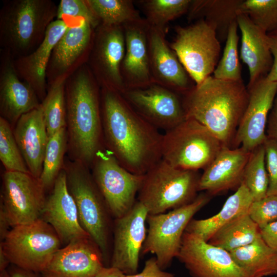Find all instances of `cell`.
<instances>
[{"mask_svg": "<svg viewBox=\"0 0 277 277\" xmlns=\"http://www.w3.org/2000/svg\"><path fill=\"white\" fill-rule=\"evenodd\" d=\"M101 105L106 148L128 171L144 175L162 159L163 134L118 92L101 88Z\"/></svg>", "mask_w": 277, "mask_h": 277, "instance_id": "1", "label": "cell"}, {"mask_svg": "<svg viewBox=\"0 0 277 277\" xmlns=\"http://www.w3.org/2000/svg\"><path fill=\"white\" fill-rule=\"evenodd\" d=\"M67 147L73 161L91 168L105 147L101 105V87L85 64L65 84Z\"/></svg>", "mask_w": 277, "mask_h": 277, "instance_id": "2", "label": "cell"}, {"mask_svg": "<svg viewBox=\"0 0 277 277\" xmlns=\"http://www.w3.org/2000/svg\"><path fill=\"white\" fill-rule=\"evenodd\" d=\"M249 98L243 80L225 81L209 76L184 94L186 118L207 127L223 146L233 145Z\"/></svg>", "mask_w": 277, "mask_h": 277, "instance_id": "3", "label": "cell"}, {"mask_svg": "<svg viewBox=\"0 0 277 277\" xmlns=\"http://www.w3.org/2000/svg\"><path fill=\"white\" fill-rule=\"evenodd\" d=\"M51 0H4L0 10V50L13 60L33 52L56 19Z\"/></svg>", "mask_w": 277, "mask_h": 277, "instance_id": "4", "label": "cell"}, {"mask_svg": "<svg viewBox=\"0 0 277 277\" xmlns=\"http://www.w3.org/2000/svg\"><path fill=\"white\" fill-rule=\"evenodd\" d=\"M64 168L81 225L98 247L105 262L110 254L112 215L89 168L73 161L64 163Z\"/></svg>", "mask_w": 277, "mask_h": 277, "instance_id": "5", "label": "cell"}, {"mask_svg": "<svg viewBox=\"0 0 277 277\" xmlns=\"http://www.w3.org/2000/svg\"><path fill=\"white\" fill-rule=\"evenodd\" d=\"M200 177L197 171L174 167L162 159L144 175L137 201L148 214L165 213L197 197Z\"/></svg>", "mask_w": 277, "mask_h": 277, "instance_id": "6", "label": "cell"}, {"mask_svg": "<svg viewBox=\"0 0 277 277\" xmlns=\"http://www.w3.org/2000/svg\"><path fill=\"white\" fill-rule=\"evenodd\" d=\"M223 145L205 126L186 118L165 132L162 144V159L182 169H204L219 153Z\"/></svg>", "mask_w": 277, "mask_h": 277, "instance_id": "7", "label": "cell"}, {"mask_svg": "<svg viewBox=\"0 0 277 277\" xmlns=\"http://www.w3.org/2000/svg\"><path fill=\"white\" fill-rule=\"evenodd\" d=\"M62 244L52 226L40 218L12 227L1 242L0 249L13 265L41 273Z\"/></svg>", "mask_w": 277, "mask_h": 277, "instance_id": "8", "label": "cell"}, {"mask_svg": "<svg viewBox=\"0 0 277 277\" xmlns=\"http://www.w3.org/2000/svg\"><path fill=\"white\" fill-rule=\"evenodd\" d=\"M176 35L169 45L195 85L211 76L221 52L215 29L203 19L185 27H175Z\"/></svg>", "mask_w": 277, "mask_h": 277, "instance_id": "9", "label": "cell"}, {"mask_svg": "<svg viewBox=\"0 0 277 277\" xmlns=\"http://www.w3.org/2000/svg\"><path fill=\"white\" fill-rule=\"evenodd\" d=\"M209 200L208 195L201 194L191 203L168 212L148 214V229L141 254H155L160 268H166L177 256L189 223Z\"/></svg>", "mask_w": 277, "mask_h": 277, "instance_id": "10", "label": "cell"}, {"mask_svg": "<svg viewBox=\"0 0 277 277\" xmlns=\"http://www.w3.org/2000/svg\"><path fill=\"white\" fill-rule=\"evenodd\" d=\"M92 175L112 215L115 219L129 212L134 206L144 175L130 172L104 147L91 166Z\"/></svg>", "mask_w": 277, "mask_h": 277, "instance_id": "11", "label": "cell"}, {"mask_svg": "<svg viewBox=\"0 0 277 277\" xmlns=\"http://www.w3.org/2000/svg\"><path fill=\"white\" fill-rule=\"evenodd\" d=\"M39 179L30 173L6 171L3 175L0 218L12 227L41 218L46 201Z\"/></svg>", "mask_w": 277, "mask_h": 277, "instance_id": "12", "label": "cell"}, {"mask_svg": "<svg viewBox=\"0 0 277 277\" xmlns=\"http://www.w3.org/2000/svg\"><path fill=\"white\" fill-rule=\"evenodd\" d=\"M52 51L46 70L47 87L66 81L86 64L93 44L95 28L84 18H71Z\"/></svg>", "mask_w": 277, "mask_h": 277, "instance_id": "13", "label": "cell"}, {"mask_svg": "<svg viewBox=\"0 0 277 277\" xmlns=\"http://www.w3.org/2000/svg\"><path fill=\"white\" fill-rule=\"evenodd\" d=\"M125 50L123 26L98 25L87 63L101 88L122 93L125 89L121 66Z\"/></svg>", "mask_w": 277, "mask_h": 277, "instance_id": "14", "label": "cell"}, {"mask_svg": "<svg viewBox=\"0 0 277 277\" xmlns=\"http://www.w3.org/2000/svg\"><path fill=\"white\" fill-rule=\"evenodd\" d=\"M121 93L137 113L157 129L167 131L186 118L178 93L158 84L125 89Z\"/></svg>", "mask_w": 277, "mask_h": 277, "instance_id": "15", "label": "cell"}, {"mask_svg": "<svg viewBox=\"0 0 277 277\" xmlns=\"http://www.w3.org/2000/svg\"><path fill=\"white\" fill-rule=\"evenodd\" d=\"M176 258L193 277H250L229 251L186 231Z\"/></svg>", "mask_w": 277, "mask_h": 277, "instance_id": "16", "label": "cell"}, {"mask_svg": "<svg viewBox=\"0 0 277 277\" xmlns=\"http://www.w3.org/2000/svg\"><path fill=\"white\" fill-rule=\"evenodd\" d=\"M148 210L136 200L131 209L115 219L110 266L126 275L137 273L140 255L146 238Z\"/></svg>", "mask_w": 277, "mask_h": 277, "instance_id": "17", "label": "cell"}, {"mask_svg": "<svg viewBox=\"0 0 277 277\" xmlns=\"http://www.w3.org/2000/svg\"><path fill=\"white\" fill-rule=\"evenodd\" d=\"M247 88L248 102L233 145L251 152L263 145L267 137V120L277 93V82L264 77Z\"/></svg>", "mask_w": 277, "mask_h": 277, "instance_id": "18", "label": "cell"}, {"mask_svg": "<svg viewBox=\"0 0 277 277\" xmlns=\"http://www.w3.org/2000/svg\"><path fill=\"white\" fill-rule=\"evenodd\" d=\"M51 193L46 198L41 219L55 231L62 243L90 238L81 225L75 201L67 185L64 167L56 177Z\"/></svg>", "mask_w": 277, "mask_h": 277, "instance_id": "19", "label": "cell"}, {"mask_svg": "<svg viewBox=\"0 0 277 277\" xmlns=\"http://www.w3.org/2000/svg\"><path fill=\"white\" fill-rule=\"evenodd\" d=\"M165 32L149 25V66L153 83L183 94L194 86L191 77L167 43Z\"/></svg>", "mask_w": 277, "mask_h": 277, "instance_id": "20", "label": "cell"}, {"mask_svg": "<svg viewBox=\"0 0 277 277\" xmlns=\"http://www.w3.org/2000/svg\"><path fill=\"white\" fill-rule=\"evenodd\" d=\"M102 254L90 238L60 248L41 273L42 277H92L104 266Z\"/></svg>", "mask_w": 277, "mask_h": 277, "instance_id": "21", "label": "cell"}, {"mask_svg": "<svg viewBox=\"0 0 277 277\" xmlns=\"http://www.w3.org/2000/svg\"><path fill=\"white\" fill-rule=\"evenodd\" d=\"M123 26L125 50L121 74L125 88L136 89L148 86L153 84L149 66L147 37L149 25L143 18Z\"/></svg>", "mask_w": 277, "mask_h": 277, "instance_id": "22", "label": "cell"}, {"mask_svg": "<svg viewBox=\"0 0 277 277\" xmlns=\"http://www.w3.org/2000/svg\"><path fill=\"white\" fill-rule=\"evenodd\" d=\"M41 102L32 88L18 76L13 59L0 50V114L11 125Z\"/></svg>", "mask_w": 277, "mask_h": 277, "instance_id": "23", "label": "cell"}, {"mask_svg": "<svg viewBox=\"0 0 277 277\" xmlns=\"http://www.w3.org/2000/svg\"><path fill=\"white\" fill-rule=\"evenodd\" d=\"M68 26L65 21L54 20L49 26L44 39L33 52L13 60L19 77L32 88L41 103L47 92L46 70L52 51Z\"/></svg>", "mask_w": 277, "mask_h": 277, "instance_id": "24", "label": "cell"}, {"mask_svg": "<svg viewBox=\"0 0 277 277\" xmlns=\"http://www.w3.org/2000/svg\"><path fill=\"white\" fill-rule=\"evenodd\" d=\"M250 153L241 147L231 148L223 146L200 176L199 191L204 190L215 194L239 187Z\"/></svg>", "mask_w": 277, "mask_h": 277, "instance_id": "25", "label": "cell"}, {"mask_svg": "<svg viewBox=\"0 0 277 277\" xmlns=\"http://www.w3.org/2000/svg\"><path fill=\"white\" fill-rule=\"evenodd\" d=\"M13 131L30 173L39 179L49 140L41 104L22 115Z\"/></svg>", "mask_w": 277, "mask_h": 277, "instance_id": "26", "label": "cell"}, {"mask_svg": "<svg viewBox=\"0 0 277 277\" xmlns=\"http://www.w3.org/2000/svg\"><path fill=\"white\" fill-rule=\"evenodd\" d=\"M236 22L242 35L240 58L248 68L249 87L266 77L272 67L273 57L266 32L245 14L239 13Z\"/></svg>", "mask_w": 277, "mask_h": 277, "instance_id": "27", "label": "cell"}, {"mask_svg": "<svg viewBox=\"0 0 277 277\" xmlns=\"http://www.w3.org/2000/svg\"><path fill=\"white\" fill-rule=\"evenodd\" d=\"M253 201L250 191L242 182L236 191L227 199L217 214L206 219H192L185 231L208 242L221 227L239 216L247 213Z\"/></svg>", "mask_w": 277, "mask_h": 277, "instance_id": "28", "label": "cell"}, {"mask_svg": "<svg viewBox=\"0 0 277 277\" xmlns=\"http://www.w3.org/2000/svg\"><path fill=\"white\" fill-rule=\"evenodd\" d=\"M243 0H192L188 19H203L216 30L220 41H226L231 24L236 21Z\"/></svg>", "mask_w": 277, "mask_h": 277, "instance_id": "29", "label": "cell"}, {"mask_svg": "<svg viewBox=\"0 0 277 277\" xmlns=\"http://www.w3.org/2000/svg\"><path fill=\"white\" fill-rule=\"evenodd\" d=\"M229 252L250 277L277 274V251L265 243L261 234L252 243Z\"/></svg>", "mask_w": 277, "mask_h": 277, "instance_id": "30", "label": "cell"}, {"mask_svg": "<svg viewBox=\"0 0 277 277\" xmlns=\"http://www.w3.org/2000/svg\"><path fill=\"white\" fill-rule=\"evenodd\" d=\"M260 235V228L247 212L221 227L208 242L230 252L252 243Z\"/></svg>", "mask_w": 277, "mask_h": 277, "instance_id": "31", "label": "cell"}, {"mask_svg": "<svg viewBox=\"0 0 277 277\" xmlns=\"http://www.w3.org/2000/svg\"><path fill=\"white\" fill-rule=\"evenodd\" d=\"M85 1L100 25L123 26L143 19L134 7L132 1Z\"/></svg>", "mask_w": 277, "mask_h": 277, "instance_id": "32", "label": "cell"}, {"mask_svg": "<svg viewBox=\"0 0 277 277\" xmlns=\"http://www.w3.org/2000/svg\"><path fill=\"white\" fill-rule=\"evenodd\" d=\"M65 82L58 81L48 86L46 95L41 103L49 138L66 127Z\"/></svg>", "mask_w": 277, "mask_h": 277, "instance_id": "33", "label": "cell"}, {"mask_svg": "<svg viewBox=\"0 0 277 277\" xmlns=\"http://www.w3.org/2000/svg\"><path fill=\"white\" fill-rule=\"evenodd\" d=\"M67 148L66 127L61 129L49 138L39 179L45 190L53 186L64 167V156Z\"/></svg>", "mask_w": 277, "mask_h": 277, "instance_id": "34", "label": "cell"}, {"mask_svg": "<svg viewBox=\"0 0 277 277\" xmlns=\"http://www.w3.org/2000/svg\"><path fill=\"white\" fill-rule=\"evenodd\" d=\"M192 0L140 1L148 24L165 32L170 21L188 12Z\"/></svg>", "mask_w": 277, "mask_h": 277, "instance_id": "35", "label": "cell"}, {"mask_svg": "<svg viewBox=\"0 0 277 277\" xmlns=\"http://www.w3.org/2000/svg\"><path fill=\"white\" fill-rule=\"evenodd\" d=\"M242 182L250 191L253 201L259 200L267 195L269 179L263 144L251 152L244 169Z\"/></svg>", "mask_w": 277, "mask_h": 277, "instance_id": "36", "label": "cell"}, {"mask_svg": "<svg viewBox=\"0 0 277 277\" xmlns=\"http://www.w3.org/2000/svg\"><path fill=\"white\" fill-rule=\"evenodd\" d=\"M238 28L236 21L232 23L229 27L222 57L213 72V76L217 79L230 81L242 80L238 52Z\"/></svg>", "mask_w": 277, "mask_h": 277, "instance_id": "37", "label": "cell"}, {"mask_svg": "<svg viewBox=\"0 0 277 277\" xmlns=\"http://www.w3.org/2000/svg\"><path fill=\"white\" fill-rule=\"evenodd\" d=\"M239 13L247 15L267 34L277 33V0H243Z\"/></svg>", "mask_w": 277, "mask_h": 277, "instance_id": "38", "label": "cell"}, {"mask_svg": "<svg viewBox=\"0 0 277 277\" xmlns=\"http://www.w3.org/2000/svg\"><path fill=\"white\" fill-rule=\"evenodd\" d=\"M0 160L6 171L30 173L15 139L11 125L0 117Z\"/></svg>", "mask_w": 277, "mask_h": 277, "instance_id": "39", "label": "cell"}, {"mask_svg": "<svg viewBox=\"0 0 277 277\" xmlns=\"http://www.w3.org/2000/svg\"><path fill=\"white\" fill-rule=\"evenodd\" d=\"M248 214L260 228L277 220V196L267 195L253 201Z\"/></svg>", "mask_w": 277, "mask_h": 277, "instance_id": "40", "label": "cell"}, {"mask_svg": "<svg viewBox=\"0 0 277 277\" xmlns=\"http://www.w3.org/2000/svg\"><path fill=\"white\" fill-rule=\"evenodd\" d=\"M66 18H84L95 29L100 25L85 0H61L58 5L56 19Z\"/></svg>", "mask_w": 277, "mask_h": 277, "instance_id": "41", "label": "cell"}, {"mask_svg": "<svg viewBox=\"0 0 277 277\" xmlns=\"http://www.w3.org/2000/svg\"><path fill=\"white\" fill-rule=\"evenodd\" d=\"M263 145L269 179L267 195L277 196V141L267 136Z\"/></svg>", "mask_w": 277, "mask_h": 277, "instance_id": "42", "label": "cell"}, {"mask_svg": "<svg viewBox=\"0 0 277 277\" xmlns=\"http://www.w3.org/2000/svg\"><path fill=\"white\" fill-rule=\"evenodd\" d=\"M174 274L163 271L159 266L156 257L147 260L143 269L140 273L126 275V277H174Z\"/></svg>", "mask_w": 277, "mask_h": 277, "instance_id": "43", "label": "cell"}, {"mask_svg": "<svg viewBox=\"0 0 277 277\" xmlns=\"http://www.w3.org/2000/svg\"><path fill=\"white\" fill-rule=\"evenodd\" d=\"M260 234L265 243L277 251V220L260 228Z\"/></svg>", "mask_w": 277, "mask_h": 277, "instance_id": "44", "label": "cell"}, {"mask_svg": "<svg viewBox=\"0 0 277 277\" xmlns=\"http://www.w3.org/2000/svg\"><path fill=\"white\" fill-rule=\"evenodd\" d=\"M267 34L273 57V64L270 71L266 77L270 81L277 82V33Z\"/></svg>", "mask_w": 277, "mask_h": 277, "instance_id": "45", "label": "cell"}, {"mask_svg": "<svg viewBox=\"0 0 277 277\" xmlns=\"http://www.w3.org/2000/svg\"><path fill=\"white\" fill-rule=\"evenodd\" d=\"M266 132L267 136L277 141V93L268 115Z\"/></svg>", "mask_w": 277, "mask_h": 277, "instance_id": "46", "label": "cell"}, {"mask_svg": "<svg viewBox=\"0 0 277 277\" xmlns=\"http://www.w3.org/2000/svg\"><path fill=\"white\" fill-rule=\"evenodd\" d=\"M92 277H126V274L116 268L103 266Z\"/></svg>", "mask_w": 277, "mask_h": 277, "instance_id": "47", "label": "cell"}, {"mask_svg": "<svg viewBox=\"0 0 277 277\" xmlns=\"http://www.w3.org/2000/svg\"><path fill=\"white\" fill-rule=\"evenodd\" d=\"M10 277H42L38 272L24 269L13 265L8 270Z\"/></svg>", "mask_w": 277, "mask_h": 277, "instance_id": "48", "label": "cell"}, {"mask_svg": "<svg viewBox=\"0 0 277 277\" xmlns=\"http://www.w3.org/2000/svg\"><path fill=\"white\" fill-rule=\"evenodd\" d=\"M10 263L2 250L0 249V271L6 270L8 264Z\"/></svg>", "mask_w": 277, "mask_h": 277, "instance_id": "49", "label": "cell"}, {"mask_svg": "<svg viewBox=\"0 0 277 277\" xmlns=\"http://www.w3.org/2000/svg\"><path fill=\"white\" fill-rule=\"evenodd\" d=\"M0 277H10V274L8 271L7 270H4L0 271Z\"/></svg>", "mask_w": 277, "mask_h": 277, "instance_id": "50", "label": "cell"}]
</instances>
